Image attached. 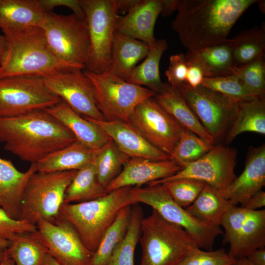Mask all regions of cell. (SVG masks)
Here are the masks:
<instances>
[{"instance_id": "6da1fadb", "label": "cell", "mask_w": 265, "mask_h": 265, "mask_svg": "<svg viewBox=\"0 0 265 265\" xmlns=\"http://www.w3.org/2000/svg\"><path fill=\"white\" fill-rule=\"evenodd\" d=\"M258 1L178 0L171 27L188 51H197L226 42L237 20Z\"/></svg>"}, {"instance_id": "7a4b0ae2", "label": "cell", "mask_w": 265, "mask_h": 265, "mask_svg": "<svg viewBox=\"0 0 265 265\" xmlns=\"http://www.w3.org/2000/svg\"><path fill=\"white\" fill-rule=\"evenodd\" d=\"M77 140L74 134L45 109L0 117V142L22 160L36 163Z\"/></svg>"}, {"instance_id": "3957f363", "label": "cell", "mask_w": 265, "mask_h": 265, "mask_svg": "<svg viewBox=\"0 0 265 265\" xmlns=\"http://www.w3.org/2000/svg\"><path fill=\"white\" fill-rule=\"evenodd\" d=\"M1 30L6 42V53L0 64V78L15 76L43 78L63 69H84L58 59L50 50L39 26Z\"/></svg>"}, {"instance_id": "277c9868", "label": "cell", "mask_w": 265, "mask_h": 265, "mask_svg": "<svg viewBox=\"0 0 265 265\" xmlns=\"http://www.w3.org/2000/svg\"><path fill=\"white\" fill-rule=\"evenodd\" d=\"M132 187L109 191L99 198L78 203H63L59 217L75 228L85 247L94 253L106 230L123 207L137 204Z\"/></svg>"}, {"instance_id": "5b68a950", "label": "cell", "mask_w": 265, "mask_h": 265, "mask_svg": "<svg viewBox=\"0 0 265 265\" xmlns=\"http://www.w3.org/2000/svg\"><path fill=\"white\" fill-rule=\"evenodd\" d=\"M140 235V265H177L198 247L186 231L165 220L154 210L142 219Z\"/></svg>"}, {"instance_id": "8992f818", "label": "cell", "mask_w": 265, "mask_h": 265, "mask_svg": "<svg viewBox=\"0 0 265 265\" xmlns=\"http://www.w3.org/2000/svg\"><path fill=\"white\" fill-rule=\"evenodd\" d=\"M77 171L33 173L24 190L21 219L34 225L40 218L51 223L57 221L65 191Z\"/></svg>"}, {"instance_id": "52a82bcc", "label": "cell", "mask_w": 265, "mask_h": 265, "mask_svg": "<svg viewBox=\"0 0 265 265\" xmlns=\"http://www.w3.org/2000/svg\"><path fill=\"white\" fill-rule=\"evenodd\" d=\"M89 36L86 70L109 71L112 49L120 16L116 0H80Z\"/></svg>"}, {"instance_id": "ba28073f", "label": "cell", "mask_w": 265, "mask_h": 265, "mask_svg": "<svg viewBox=\"0 0 265 265\" xmlns=\"http://www.w3.org/2000/svg\"><path fill=\"white\" fill-rule=\"evenodd\" d=\"M44 31L47 44L61 61L85 69L90 41L85 20L74 14L47 12L39 26Z\"/></svg>"}, {"instance_id": "9c48e42d", "label": "cell", "mask_w": 265, "mask_h": 265, "mask_svg": "<svg viewBox=\"0 0 265 265\" xmlns=\"http://www.w3.org/2000/svg\"><path fill=\"white\" fill-rule=\"evenodd\" d=\"M132 192L137 204L149 205L164 219L184 229L200 248L212 250L215 239L223 233L220 227L201 221L178 205L161 184L132 187Z\"/></svg>"}, {"instance_id": "30bf717a", "label": "cell", "mask_w": 265, "mask_h": 265, "mask_svg": "<svg viewBox=\"0 0 265 265\" xmlns=\"http://www.w3.org/2000/svg\"><path fill=\"white\" fill-rule=\"evenodd\" d=\"M84 72L92 83L96 106L106 121L129 122L140 103L156 95L152 90L130 83L109 72Z\"/></svg>"}, {"instance_id": "8fae6325", "label": "cell", "mask_w": 265, "mask_h": 265, "mask_svg": "<svg viewBox=\"0 0 265 265\" xmlns=\"http://www.w3.org/2000/svg\"><path fill=\"white\" fill-rule=\"evenodd\" d=\"M61 99L40 77L15 76L0 78V117H11L44 110Z\"/></svg>"}, {"instance_id": "7c38bea8", "label": "cell", "mask_w": 265, "mask_h": 265, "mask_svg": "<svg viewBox=\"0 0 265 265\" xmlns=\"http://www.w3.org/2000/svg\"><path fill=\"white\" fill-rule=\"evenodd\" d=\"M177 89L214 144L225 138L237 115L238 103L202 85L193 88L185 84Z\"/></svg>"}, {"instance_id": "4fadbf2b", "label": "cell", "mask_w": 265, "mask_h": 265, "mask_svg": "<svg viewBox=\"0 0 265 265\" xmlns=\"http://www.w3.org/2000/svg\"><path fill=\"white\" fill-rule=\"evenodd\" d=\"M229 244V255L235 259L247 258L265 246V210H250L232 205L223 216L220 226Z\"/></svg>"}, {"instance_id": "5bb4252c", "label": "cell", "mask_w": 265, "mask_h": 265, "mask_svg": "<svg viewBox=\"0 0 265 265\" xmlns=\"http://www.w3.org/2000/svg\"><path fill=\"white\" fill-rule=\"evenodd\" d=\"M129 122L148 142L169 158L186 130L154 97L140 103L133 111Z\"/></svg>"}, {"instance_id": "9a60e30c", "label": "cell", "mask_w": 265, "mask_h": 265, "mask_svg": "<svg viewBox=\"0 0 265 265\" xmlns=\"http://www.w3.org/2000/svg\"><path fill=\"white\" fill-rule=\"evenodd\" d=\"M237 157L235 148L225 144H215L205 155L186 164L175 174L149 184L191 179L201 181L223 192L237 177L235 172Z\"/></svg>"}, {"instance_id": "2e32d148", "label": "cell", "mask_w": 265, "mask_h": 265, "mask_svg": "<svg viewBox=\"0 0 265 265\" xmlns=\"http://www.w3.org/2000/svg\"><path fill=\"white\" fill-rule=\"evenodd\" d=\"M83 69H63L43 78L47 88L78 114L104 120L96 106L92 83Z\"/></svg>"}, {"instance_id": "e0dca14e", "label": "cell", "mask_w": 265, "mask_h": 265, "mask_svg": "<svg viewBox=\"0 0 265 265\" xmlns=\"http://www.w3.org/2000/svg\"><path fill=\"white\" fill-rule=\"evenodd\" d=\"M35 236L46 246L48 254L62 265H89L94 253L87 249L78 233L60 217L54 223L41 218Z\"/></svg>"}, {"instance_id": "ac0fdd59", "label": "cell", "mask_w": 265, "mask_h": 265, "mask_svg": "<svg viewBox=\"0 0 265 265\" xmlns=\"http://www.w3.org/2000/svg\"><path fill=\"white\" fill-rule=\"evenodd\" d=\"M182 169L180 165L170 159L154 160L131 158L106 189L109 192L125 187H141L143 185L170 177Z\"/></svg>"}, {"instance_id": "d6986e66", "label": "cell", "mask_w": 265, "mask_h": 265, "mask_svg": "<svg viewBox=\"0 0 265 265\" xmlns=\"http://www.w3.org/2000/svg\"><path fill=\"white\" fill-rule=\"evenodd\" d=\"M265 185V144L248 149L245 167L223 192L232 205L240 206Z\"/></svg>"}, {"instance_id": "ffe728a7", "label": "cell", "mask_w": 265, "mask_h": 265, "mask_svg": "<svg viewBox=\"0 0 265 265\" xmlns=\"http://www.w3.org/2000/svg\"><path fill=\"white\" fill-rule=\"evenodd\" d=\"M84 117L98 125L130 158H143L154 160L170 159L167 155L148 142L129 122L96 120Z\"/></svg>"}, {"instance_id": "44dd1931", "label": "cell", "mask_w": 265, "mask_h": 265, "mask_svg": "<svg viewBox=\"0 0 265 265\" xmlns=\"http://www.w3.org/2000/svg\"><path fill=\"white\" fill-rule=\"evenodd\" d=\"M162 7L163 0H137L125 16L120 17L117 32L151 47L156 40L154 27Z\"/></svg>"}, {"instance_id": "7402d4cb", "label": "cell", "mask_w": 265, "mask_h": 265, "mask_svg": "<svg viewBox=\"0 0 265 265\" xmlns=\"http://www.w3.org/2000/svg\"><path fill=\"white\" fill-rule=\"evenodd\" d=\"M37 171L35 163L23 172L10 160L0 157V207L11 218L21 220L24 190L30 176Z\"/></svg>"}, {"instance_id": "603a6c76", "label": "cell", "mask_w": 265, "mask_h": 265, "mask_svg": "<svg viewBox=\"0 0 265 265\" xmlns=\"http://www.w3.org/2000/svg\"><path fill=\"white\" fill-rule=\"evenodd\" d=\"M45 110L66 127L77 140L92 149L99 150L110 139L98 125L76 113L61 100Z\"/></svg>"}, {"instance_id": "cb8c5ba5", "label": "cell", "mask_w": 265, "mask_h": 265, "mask_svg": "<svg viewBox=\"0 0 265 265\" xmlns=\"http://www.w3.org/2000/svg\"><path fill=\"white\" fill-rule=\"evenodd\" d=\"M188 62L197 65L205 78L222 77L236 74L238 68L232 56L230 39L226 42L185 54Z\"/></svg>"}, {"instance_id": "d4e9b609", "label": "cell", "mask_w": 265, "mask_h": 265, "mask_svg": "<svg viewBox=\"0 0 265 265\" xmlns=\"http://www.w3.org/2000/svg\"><path fill=\"white\" fill-rule=\"evenodd\" d=\"M154 98L185 129L208 142L214 144L212 137L201 124L178 89L165 83L163 90Z\"/></svg>"}, {"instance_id": "484cf974", "label": "cell", "mask_w": 265, "mask_h": 265, "mask_svg": "<svg viewBox=\"0 0 265 265\" xmlns=\"http://www.w3.org/2000/svg\"><path fill=\"white\" fill-rule=\"evenodd\" d=\"M149 50L150 47L144 43L116 32L108 72L127 80L137 63L146 57Z\"/></svg>"}, {"instance_id": "4316f807", "label": "cell", "mask_w": 265, "mask_h": 265, "mask_svg": "<svg viewBox=\"0 0 265 265\" xmlns=\"http://www.w3.org/2000/svg\"><path fill=\"white\" fill-rule=\"evenodd\" d=\"M98 151L76 140L35 163L37 171L52 172L79 170L92 162Z\"/></svg>"}, {"instance_id": "83f0119b", "label": "cell", "mask_w": 265, "mask_h": 265, "mask_svg": "<svg viewBox=\"0 0 265 265\" xmlns=\"http://www.w3.org/2000/svg\"><path fill=\"white\" fill-rule=\"evenodd\" d=\"M46 13L39 0H0V28L39 26Z\"/></svg>"}, {"instance_id": "f1b7e54d", "label": "cell", "mask_w": 265, "mask_h": 265, "mask_svg": "<svg viewBox=\"0 0 265 265\" xmlns=\"http://www.w3.org/2000/svg\"><path fill=\"white\" fill-rule=\"evenodd\" d=\"M245 132L265 134V99L255 98L238 103L237 115L224 138L230 144L239 134Z\"/></svg>"}, {"instance_id": "f546056e", "label": "cell", "mask_w": 265, "mask_h": 265, "mask_svg": "<svg viewBox=\"0 0 265 265\" xmlns=\"http://www.w3.org/2000/svg\"><path fill=\"white\" fill-rule=\"evenodd\" d=\"M168 47L165 39L156 40L150 47L144 61L135 67L126 81L138 86H145L156 95L160 93L163 90L165 83L160 80L159 64L162 55Z\"/></svg>"}, {"instance_id": "4dcf8cb0", "label": "cell", "mask_w": 265, "mask_h": 265, "mask_svg": "<svg viewBox=\"0 0 265 265\" xmlns=\"http://www.w3.org/2000/svg\"><path fill=\"white\" fill-rule=\"evenodd\" d=\"M231 206L223 192L206 184L192 204L186 209L201 221L220 227L223 216Z\"/></svg>"}, {"instance_id": "1f68e13d", "label": "cell", "mask_w": 265, "mask_h": 265, "mask_svg": "<svg viewBox=\"0 0 265 265\" xmlns=\"http://www.w3.org/2000/svg\"><path fill=\"white\" fill-rule=\"evenodd\" d=\"M230 39L232 56L237 68L264 58L265 31L263 26H254Z\"/></svg>"}, {"instance_id": "d6a6232c", "label": "cell", "mask_w": 265, "mask_h": 265, "mask_svg": "<svg viewBox=\"0 0 265 265\" xmlns=\"http://www.w3.org/2000/svg\"><path fill=\"white\" fill-rule=\"evenodd\" d=\"M95 159L90 163L77 170L66 189L63 203L88 201L103 197L108 193V192L100 184L97 180Z\"/></svg>"}, {"instance_id": "836d02e7", "label": "cell", "mask_w": 265, "mask_h": 265, "mask_svg": "<svg viewBox=\"0 0 265 265\" xmlns=\"http://www.w3.org/2000/svg\"><path fill=\"white\" fill-rule=\"evenodd\" d=\"M131 206L123 207L106 230L94 253L89 265H106L116 247L124 239L129 228Z\"/></svg>"}, {"instance_id": "e575fe53", "label": "cell", "mask_w": 265, "mask_h": 265, "mask_svg": "<svg viewBox=\"0 0 265 265\" xmlns=\"http://www.w3.org/2000/svg\"><path fill=\"white\" fill-rule=\"evenodd\" d=\"M34 233L18 234L10 241L7 253L15 265H44L48 249Z\"/></svg>"}, {"instance_id": "d590c367", "label": "cell", "mask_w": 265, "mask_h": 265, "mask_svg": "<svg viewBox=\"0 0 265 265\" xmlns=\"http://www.w3.org/2000/svg\"><path fill=\"white\" fill-rule=\"evenodd\" d=\"M130 158L110 139L99 150L95 159L97 177L100 184L106 188Z\"/></svg>"}, {"instance_id": "8d00e7d4", "label": "cell", "mask_w": 265, "mask_h": 265, "mask_svg": "<svg viewBox=\"0 0 265 265\" xmlns=\"http://www.w3.org/2000/svg\"><path fill=\"white\" fill-rule=\"evenodd\" d=\"M141 209L138 206L132 208L131 221L127 233L121 242L113 251L106 265H134V256L139 240L143 219Z\"/></svg>"}, {"instance_id": "74e56055", "label": "cell", "mask_w": 265, "mask_h": 265, "mask_svg": "<svg viewBox=\"0 0 265 265\" xmlns=\"http://www.w3.org/2000/svg\"><path fill=\"white\" fill-rule=\"evenodd\" d=\"M214 145L186 129L182 132L169 159L183 168L186 164L201 158Z\"/></svg>"}, {"instance_id": "f35d334b", "label": "cell", "mask_w": 265, "mask_h": 265, "mask_svg": "<svg viewBox=\"0 0 265 265\" xmlns=\"http://www.w3.org/2000/svg\"><path fill=\"white\" fill-rule=\"evenodd\" d=\"M202 86L239 103L255 98L235 74L218 78H205Z\"/></svg>"}, {"instance_id": "ab89813d", "label": "cell", "mask_w": 265, "mask_h": 265, "mask_svg": "<svg viewBox=\"0 0 265 265\" xmlns=\"http://www.w3.org/2000/svg\"><path fill=\"white\" fill-rule=\"evenodd\" d=\"M160 184L172 199L184 208L192 204L206 185L201 181L191 179H181Z\"/></svg>"}, {"instance_id": "60d3db41", "label": "cell", "mask_w": 265, "mask_h": 265, "mask_svg": "<svg viewBox=\"0 0 265 265\" xmlns=\"http://www.w3.org/2000/svg\"><path fill=\"white\" fill-rule=\"evenodd\" d=\"M255 96L265 98V62L260 58L238 68L235 74Z\"/></svg>"}, {"instance_id": "b9f144b4", "label": "cell", "mask_w": 265, "mask_h": 265, "mask_svg": "<svg viewBox=\"0 0 265 265\" xmlns=\"http://www.w3.org/2000/svg\"><path fill=\"white\" fill-rule=\"evenodd\" d=\"M235 261L223 248L204 251L197 247L177 265H234Z\"/></svg>"}, {"instance_id": "7bdbcfd3", "label": "cell", "mask_w": 265, "mask_h": 265, "mask_svg": "<svg viewBox=\"0 0 265 265\" xmlns=\"http://www.w3.org/2000/svg\"><path fill=\"white\" fill-rule=\"evenodd\" d=\"M37 230L36 225L23 220H16L9 216L0 207V238L12 240L17 235L33 233Z\"/></svg>"}, {"instance_id": "ee69618b", "label": "cell", "mask_w": 265, "mask_h": 265, "mask_svg": "<svg viewBox=\"0 0 265 265\" xmlns=\"http://www.w3.org/2000/svg\"><path fill=\"white\" fill-rule=\"evenodd\" d=\"M187 70V60L185 54L179 53L171 55L169 66L165 72L168 84L175 88L186 84Z\"/></svg>"}, {"instance_id": "f6af8a7d", "label": "cell", "mask_w": 265, "mask_h": 265, "mask_svg": "<svg viewBox=\"0 0 265 265\" xmlns=\"http://www.w3.org/2000/svg\"><path fill=\"white\" fill-rule=\"evenodd\" d=\"M40 6L46 12L52 11L55 7H66L71 9L73 14L79 18L85 20L80 0H39Z\"/></svg>"}, {"instance_id": "bcb514c9", "label": "cell", "mask_w": 265, "mask_h": 265, "mask_svg": "<svg viewBox=\"0 0 265 265\" xmlns=\"http://www.w3.org/2000/svg\"><path fill=\"white\" fill-rule=\"evenodd\" d=\"M186 84L196 88L202 85L205 78L202 69L197 65L188 62Z\"/></svg>"}, {"instance_id": "7dc6e473", "label": "cell", "mask_w": 265, "mask_h": 265, "mask_svg": "<svg viewBox=\"0 0 265 265\" xmlns=\"http://www.w3.org/2000/svg\"><path fill=\"white\" fill-rule=\"evenodd\" d=\"M265 206V192L262 190L252 196L240 207L250 210H259Z\"/></svg>"}, {"instance_id": "c3c4849f", "label": "cell", "mask_w": 265, "mask_h": 265, "mask_svg": "<svg viewBox=\"0 0 265 265\" xmlns=\"http://www.w3.org/2000/svg\"><path fill=\"white\" fill-rule=\"evenodd\" d=\"M247 258L254 265H265V247L256 250Z\"/></svg>"}, {"instance_id": "681fc988", "label": "cell", "mask_w": 265, "mask_h": 265, "mask_svg": "<svg viewBox=\"0 0 265 265\" xmlns=\"http://www.w3.org/2000/svg\"><path fill=\"white\" fill-rule=\"evenodd\" d=\"M178 0H163V7L161 14L167 16L177 10Z\"/></svg>"}, {"instance_id": "f907efd6", "label": "cell", "mask_w": 265, "mask_h": 265, "mask_svg": "<svg viewBox=\"0 0 265 265\" xmlns=\"http://www.w3.org/2000/svg\"><path fill=\"white\" fill-rule=\"evenodd\" d=\"M137 0H116L118 12H127Z\"/></svg>"}, {"instance_id": "816d5d0a", "label": "cell", "mask_w": 265, "mask_h": 265, "mask_svg": "<svg viewBox=\"0 0 265 265\" xmlns=\"http://www.w3.org/2000/svg\"><path fill=\"white\" fill-rule=\"evenodd\" d=\"M10 241L0 238V264L7 254Z\"/></svg>"}, {"instance_id": "f5cc1de1", "label": "cell", "mask_w": 265, "mask_h": 265, "mask_svg": "<svg viewBox=\"0 0 265 265\" xmlns=\"http://www.w3.org/2000/svg\"><path fill=\"white\" fill-rule=\"evenodd\" d=\"M6 53V42L3 35L0 34V62H1Z\"/></svg>"}, {"instance_id": "db71d44e", "label": "cell", "mask_w": 265, "mask_h": 265, "mask_svg": "<svg viewBox=\"0 0 265 265\" xmlns=\"http://www.w3.org/2000/svg\"><path fill=\"white\" fill-rule=\"evenodd\" d=\"M43 265H62L57 262L52 256L47 254L44 261Z\"/></svg>"}, {"instance_id": "11a10c76", "label": "cell", "mask_w": 265, "mask_h": 265, "mask_svg": "<svg viewBox=\"0 0 265 265\" xmlns=\"http://www.w3.org/2000/svg\"><path fill=\"white\" fill-rule=\"evenodd\" d=\"M234 265H254L247 258H240L236 259Z\"/></svg>"}, {"instance_id": "9f6ffc18", "label": "cell", "mask_w": 265, "mask_h": 265, "mask_svg": "<svg viewBox=\"0 0 265 265\" xmlns=\"http://www.w3.org/2000/svg\"><path fill=\"white\" fill-rule=\"evenodd\" d=\"M0 265H15V264L12 259L8 255L7 253L4 259L1 263Z\"/></svg>"}, {"instance_id": "6f0895ef", "label": "cell", "mask_w": 265, "mask_h": 265, "mask_svg": "<svg viewBox=\"0 0 265 265\" xmlns=\"http://www.w3.org/2000/svg\"><path fill=\"white\" fill-rule=\"evenodd\" d=\"M0 63H1V62H0Z\"/></svg>"}]
</instances>
